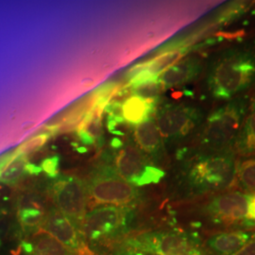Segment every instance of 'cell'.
<instances>
[{
  "label": "cell",
  "mask_w": 255,
  "mask_h": 255,
  "mask_svg": "<svg viewBox=\"0 0 255 255\" xmlns=\"http://www.w3.org/2000/svg\"><path fill=\"white\" fill-rule=\"evenodd\" d=\"M235 179L242 189L255 194V156H249L236 164Z\"/></svg>",
  "instance_id": "cell-19"
},
{
  "label": "cell",
  "mask_w": 255,
  "mask_h": 255,
  "mask_svg": "<svg viewBox=\"0 0 255 255\" xmlns=\"http://www.w3.org/2000/svg\"><path fill=\"white\" fill-rule=\"evenodd\" d=\"M123 143L121 142V140H119V138H115L113 141H112V146L113 147H116V148H119L120 146H122Z\"/></svg>",
  "instance_id": "cell-29"
},
{
  "label": "cell",
  "mask_w": 255,
  "mask_h": 255,
  "mask_svg": "<svg viewBox=\"0 0 255 255\" xmlns=\"http://www.w3.org/2000/svg\"><path fill=\"white\" fill-rule=\"evenodd\" d=\"M26 171L27 173L31 174V175H38V174L43 172L42 168L38 166L36 164H31V163H27L26 164Z\"/></svg>",
  "instance_id": "cell-28"
},
{
  "label": "cell",
  "mask_w": 255,
  "mask_h": 255,
  "mask_svg": "<svg viewBox=\"0 0 255 255\" xmlns=\"http://www.w3.org/2000/svg\"><path fill=\"white\" fill-rule=\"evenodd\" d=\"M46 218V214L41 207L24 206L18 211L19 223L27 233H35L40 230Z\"/></svg>",
  "instance_id": "cell-20"
},
{
  "label": "cell",
  "mask_w": 255,
  "mask_h": 255,
  "mask_svg": "<svg viewBox=\"0 0 255 255\" xmlns=\"http://www.w3.org/2000/svg\"><path fill=\"white\" fill-rule=\"evenodd\" d=\"M59 164L60 158L57 155H54L43 160L40 167L42 168V171L45 172L49 178L56 179L59 175Z\"/></svg>",
  "instance_id": "cell-24"
},
{
  "label": "cell",
  "mask_w": 255,
  "mask_h": 255,
  "mask_svg": "<svg viewBox=\"0 0 255 255\" xmlns=\"http://www.w3.org/2000/svg\"><path fill=\"white\" fill-rule=\"evenodd\" d=\"M203 111L191 105H165L158 111L156 125L162 138L180 139L202 124Z\"/></svg>",
  "instance_id": "cell-10"
},
{
  "label": "cell",
  "mask_w": 255,
  "mask_h": 255,
  "mask_svg": "<svg viewBox=\"0 0 255 255\" xmlns=\"http://www.w3.org/2000/svg\"><path fill=\"white\" fill-rule=\"evenodd\" d=\"M248 108L246 98L237 97L213 111L202 127L201 146L207 151H223L235 146Z\"/></svg>",
  "instance_id": "cell-2"
},
{
  "label": "cell",
  "mask_w": 255,
  "mask_h": 255,
  "mask_svg": "<svg viewBox=\"0 0 255 255\" xmlns=\"http://www.w3.org/2000/svg\"><path fill=\"white\" fill-rule=\"evenodd\" d=\"M184 52V49L167 50L149 61L136 64L128 71V79L130 80L131 78L135 77L136 75L143 71H146L159 78L165 70L170 68L174 64H177L182 59Z\"/></svg>",
  "instance_id": "cell-15"
},
{
  "label": "cell",
  "mask_w": 255,
  "mask_h": 255,
  "mask_svg": "<svg viewBox=\"0 0 255 255\" xmlns=\"http://www.w3.org/2000/svg\"><path fill=\"white\" fill-rule=\"evenodd\" d=\"M133 96L140 97L146 100H156L157 97L161 94L163 90V85L159 81V79H155L151 81L143 82L136 86L130 87Z\"/></svg>",
  "instance_id": "cell-22"
},
{
  "label": "cell",
  "mask_w": 255,
  "mask_h": 255,
  "mask_svg": "<svg viewBox=\"0 0 255 255\" xmlns=\"http://www.w3.org/2000/svg\"><path fill=\"white\" fill-rule=\"evenodd\" d=\"M236 159L231 149L199 155L188 170L189 185L201 194L226 188L235 179Z\"/></svg>",
  "instance_id": "cell-3"
},
{
  "label": "cell",
  "mask_w": 255,
  "mask_h": 255,
  "mask_svg": "<svg viewBox=\"0 0 255 255\" xmlns=\"http://www.w3.org/2000/svg\"><path fill=\"white\" fill-rule=\"evenodd\" d=\"M249 199L250 195L241 192L219 194L205 203L203 213L216 225L251 228L247 219Z\"/></svg>",
  "instance_id": "cell-8"
},
{
  "label": "cell",
  "mask_w": 255,
  "mask_h": 255,
  "mask_svg": "<svg viewBox=\"0 0 255 255\" xmlns=\"http://www.w3.org/2000/svg\"><path fill=\"white\" fill-rule=\"evenodd\" d=\"M116 172L132 186L155 184L164 177V170L150 164L145 152L135 146H128L119 151Z\"/></svg>",
  "instance_id": "cell-9"
},
{
  "label": "cell",
  "mask_w": 255,
  "mask_h": 255,
  "mask_svg": "<svg viewBox=\"0 0 255 255\" xmlns=\"http://www.w3.org/2000/svg\"><path fill=\"white\" fill-rule=\"evenodd\" d=\"M235 146L239 154L244 156L255 154V99L248 108Z\"/></svg>",
  "instance_id": "cell-17"
},
{
  "label": "cell",
  "mask_w": 255,
  "mask_h": 255,
  "mask_svg": "<svg viewBox=\"0 0 255 255\" xmlns=\"http://www.w3.org/2000/svg\"><path fill=\"white\" fill-rule=\"evenodd\" d=\"M51 197L57 210L82 229L88 200L87 185L75 177H58L51 185Z\"/></svg>",
  "instance_id": "cell-6"
},
{
  "label": "cell",
  "mask_w": 255,
  "mask_h": 255,
  "mask_svg": "<svg viewBox=\"0 0 255 255\" xmlns=\"http://www.w3.org/2000/svg\"><path fill=\"white\" fill-rule=\"evenodd\" d=\"M126 246L145 255H208L197 237L176 231L141 233L128 238Z\"/></svg>",
  "instance_id": "cell-4"
},
{
  "label": "cell",
  "mask_w": 255,
  "mask_h": 255,
  "mask_svg": "<svg viewBox=\"0 0 255 255\" xmlns=\"http://www.w3.org/2000/svg\"><path fill=\"white\" fill-rule=\"evenodd\" d=\"M155 107L156 100H146L131 96L122 104V116L128 124L138 126L150 119Z\"/></svg>",
  "instance_id": "cell-16"
},
{
  "label": "cell",
  "mask_w": 255,
  "mask_h": 255,
  "mask_svg": "<svg viewBox=\"0 0 255 255\" xmlns=\"http://www.w3.org/2000/svg\"><path fill=\"white\" fill-rule=\"evenodd\" d=\"M27 161L24 158H19L9 164V166L0 173V182L4 183H15L27 173Z\"/></svg>",
  "instance_id": "cell-21"
},
{
  "label": "cell",
  "mask_w": 255,
  "mask_h": 255,
  "mask_svg": "<svg viewBox=\"0 0 255 255\" xmlns=\"http://www.w3.org/2000/svg\"><path fill=\"white\" fill-rule=\"evenodd\" d=\"M255 83V51L247 47L230 48L210 64L207 87L219 101H230Z\"/></svg>",
  "instance_id": "cell-1"
},
{
  "label": "cell",
  "mask_w": 255,
  "mask_h": 255,
  "mask_svg": "<svg viewBox=\"0 0 255 255\" xmlns=\"http://www.w3.org/2000/svg\"><path fill=\"white\" fill-rule=\"evenodd\" d=\"M143 255V254H140V253H136V252H131V251H129V252H128V253H124V254H120V255Z\"/></svg>",
  "instance_id": "cell-30"
},
{
  "label": "cell",
  "mask_w": 255,
  "mask_h": 255,
  "mask_svg": "<svg viewBox=\"0 0 255 255\" xmlns=\"http://www.w3.org/2000/svg\"><path fill=\"white\" fill-rule=\"evenodd\" d=\"M130 217L128 207L102 205L86 213L82 221V233L91 242L111 240L126 232Z\"/></svg>",
  "instance_id": "cell-5"
},
{
  "label": "cell",
  "mask_w": 255,
  "mask_h": 255,
  "mask_svg": "<svg viewBox=\"0 0 255 255\" xmlns=\"http://www.w3.org/2000/svg\"><path fill=\"white\" fill-rule=\"evenodd\" d=\"M247 219L252 225V227L255 226V193L250 195V199L248 202V209H247Z\"/></svg>",
  "instance_id": "cell-25"
},
{
  "label": "cell",
  "mask_w": 255,
  "mask_h": 255,
  "mask_svg": "<svg viewBox=\"0 0 255 255\" xmlns=\"http://www.w3.org/2000/svg\"><path fill=\"white\" fill-rule=\"evenodd\" d=\"M255 238L251 232L232 230L212 235L206 241V246L215 255H233Z\"/></svg>",
  "instance_id": "cell-12"
},
{
  "label": "cell",
  "mask_w": 255,
  "mask_h": 255,
  "mask_svg": "<svg viewBox=\"0 0 255 255\" xmlns=\"http://www.w3.org/2000/svg\"><path fill=\"white\" fill-rule=\"evenodd\" d=\"M87 191L97 204L127 207L138 198L134 186L112 170H101L95 174L87 185Z\"/></svg>",
  "instance_id": "cell-7"
},
{
  "label": "cell",
  "mask_w": 255,
  "mask_h": 255,
  "mask_svg": "<svg viewBox=\"0 0 255 255\" xmlns=\"http://www.w3.org/2000/svg\"><path fill=\"white\" fill-rule=\"evenodd\" d=\"M41 229L62 242L71 252L79 251L82 246L80 229L58 210H51L46 214Z\"/></svg>",
  "instance_id": "cell-11"
},
{
  "label": "cell",
  "mask_w": 255,
  "mask_h": 255,
  "mask_svg": "<svg viewBox=\"0 0 255 255\" xmlns=\"http://www.w3.org/2000/svg\"><path fill=\"white\" fill-rule=\"evenodd\" d=\"M134 138L139 148L146 153H156L162 146V135L153 119L136 126Z\"/></svg>",
  "instance_id": "cell-18"
},
{
  "label": "cell",
  "mask_w": 255,
  "mask_h": 255,
  "mask_svg": "<svg viewBox=\"0 0 255 255\" xmlns=\"http://www.w3.org/2000/svg\"><path fill=\"white\" fill-rule=\"evenodd\" d=\"M49 138V133H41L39 135L32 138L31 140L26 142L19 149V154L24 155L37 151L46 143Z\"/></svg>",
  "instance_id": "cell-23"
},
{
  "label": "cell",
  "mask_w": 255,
  "mask_h": 255,
  "mask_svg": "<svg viewBox=\"0 0 255 255\" xmlns=\"http://www.w3.org/2000/svg\"><path fill=\"white\" fill-rule=\"evenodd\" d=\"M203 69L202 60L199 57H188L178 62L159 77L164 88L181 86L196 80Z\"/></svg>",
  "instance_id": "cell-13"
},
{
  "label": "cell",
  "mask_w": 255,
  "mask_h": 255,
  "mask_svg": "<svg viewBox=\"0 0 255 255\" xmlns=\"http://www.w3.org/2000/svg\"><path fill=\"white\" fill-rule=\"evenodd\" d=\"M78 135H79L81 142L83 143L84 145L90 146V145H94L96 143V140L87 131H85L83 129L78 130Z\"/></svg>",
  "instance_id": "cell-27"
},
{
  "label": "cell",
  "mask_w": 255,
  "mask_h": 255,
  "mask_svg": "<svg viewBox=\"0 0 255 255\" xmlns=\"http://www.w3.org/2000/svg\"><path fill=\"white\" fill-rule=\"evenodd\" d=\"M21 248L26 255H73L67 247L42 229L24 240Z\"/></svg>",
  "instance_id": "cell-14"
},
{
  "label": "cell",
  "mask_w": 255,
  "mask_h": 255,
  "mask_svg": "<svg viewBox=\"0 0 255 255\" xmlns=\"http://www.w3.org/2000/svg\"><path fill=\"white\" fill-rule=\"evenodd\" d=\"M233 255H255V237Z\"/></svg>",
  "instance_id": "cell-26"
}]
</instances>
